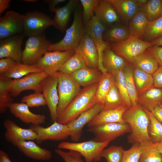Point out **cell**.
<instances>
[{
    "label": "cell",
    "mask_w": 162,
    "mask_h": 162,
    "mask_svg": "<svg viewBox=\"0 0 162 162\" xmlns=\"http://www.w3.org/2000/svg\"><path fill=\"white\" fill-rule=\"evenodd\" d=\"M122 118L131 128L128 136L129 142L134 144L151 141L148 134L150 119L142 106L137 103L132 106L124 112Z\"/></svg>",
    "instance_id": "6da1fadb"
},
{
    "label": "cell",
    "mask_w": 162,
    "mask_h": 162,
    "mask_svg": "<svg viewBox=\"0 0 162 162\" xmlns=\"http://www.w3.org/2000/svg\"><path fill=\"white\" fill-rule=\"evenodd\" d=\"M98 85V83L81 89L58 117V122L67 124L97 103L95 94Z\"/></svg>",
    "instance_id": "7a4b0ae2"
},
{
    "label": "cell",
    "mask_w": 162,
    "mask_h": 162,
    "mask_svg": "<svg viewBox=\"0 0 162 162\" xmlns=\"http://www.w3.org/2000/svg\"><path fill=\"white\" fill-rule=\"evenodd\" d=\"M73 22L66 30L62 39L56 43L51 44L47 51H75L85 32L83 25L82 14L78 8H76Z\"/></svg>",
    "instance_id": "3957f363"
},
{
    "label": "cell",
    "mask_w": 162,
    "mask_h": 162,
    "mask_svg": "<svg viewBox=\"0 0 162 162\" xmlns=\"http://www.w3.org/2000/svg\"><path fill=\"white\" fill-rule=\"evenodd\" d=\"M56 75L58 79L59 96L57 110L58 118L81 89L80 85L70 75L59 71Z\"/></svg>",
    "instance_id": "277c9868"
},
{
    "label": "cell",
    "mask_w": 162,
    "mask_h": 162,
    "mask_svg": "<svg viewBox=\"0 0 162 162\" xmlns=\"http://www.w3.org/2000/svg\"><path fill=\"white\" fill-rule=\"evenodd\" d=\"M109 143L93 140L81 142L64 141L59 143L57 148L76 152L84 157L86 162H97L100 160L101 152Z\"/></svg>",
    "instance_id": "5b68a950"
},
{
    "label": "cell",
    "mask_w": 162,
    "mask_h": 162,
    "mask_svg": "<svg viewBox=\"0 0 162 162\" xmlns=\"http://www.w3.org/2000/svg\"><path fill=\"white\" fill-rule=\"evenodd\" d=\"M152 46L151 42L130 35L124 40L113 43L111 49L116 54L131 63L136 57Z\"/></svg>",
    "instance_id": "8992f818"
},
{
    "label": "cell",
    "mask_w": 162,
    "mask_h": 162,
    "mask_svg": "<svg viewBox=\"0 0 162 162\" xmlns=\"http://www.w3.org/2000/svg\"><path fill=\"white\" fill-rule=\"evenodd\" d=\"M51 44L44 33L28 37L23 50L22 63L28 65L36 64L47 51Z\"/></svg>",
    "instance_id": "52a82bcc"
},
{
    "label": "cell",
    "mask_w": 162,
    "mask_h": 162,
    "mask_svg": "<svg viewBox=\"0 0 162 162\" xmlns=\"http://www.w3.org/2000/svg\"><path fill=\"white\" fill-rule=\"evenodd\" d=\"M87 131L94 136L93 139L98 142H109L127 133L131 132V128L126 122L111 123L95 125L88 128Z\"/></svg>",
    "instance_id": "ba28073f"
},
{
    "label": "cell",
    "mask_w": 162,
    "mask_h": 162,
    "mask_svg": "<svg viewBox=\"0 0 162 162\" xmlns=\"http://www.w3.org/2000/svg\"><path fill=\"white\" fill-rule=\"evenodd\" d=\"M75 53L74 51H47L35 64L42 71L54 75Z\"/></svg>",
    "instance_id": "9c48e42d"
},
{
    "label": "cell",
    "mask_w": 162,
    "mask_h": 162,
    "mask_svg": "<svg viewBox=\"0 0 162 162\" xmlns=\"http://www.w3.org/2000/svg\"><path fill=\"white\" fill-rule=\"evenodd\" d=\"M50 26H52V19L44 13L34 11L24 15L23 33L28 37L44 33Z\"/></svg>",
    "instance_id": "30bf717a"
},
{
    "label": "cell",
    "mask_w": 162,
    "mask_h": 162,
    "mask_svg": "<svg viewBox=\"0 0 162 162\" xmlns=\"http://www.w3.org/2000/svg\"><path fill=\"white\" fill-rule=\"evenodd\" d=\"M51 125L44 127L40 125H31L30 128L37 135L35 140L38 144L47 140L59 141L66 140L70 136V130L67 124H64L54 121Z\"/></svg>",
    "instance_id": "8fae6325"
},
{
    "label": "cell",
    "mask_w": 162,
    "mask_h": 162,
    "mask_svg": "<svg viewBox=\"0 0 162 162\" xmlns=\"http://www.w3.org/2000/svg\"><path fill=\"white\" fill-rule=\"evenodd\" d=\"M41 88L50 113L51 121L58 118L57 110L59 102L58 79L56 73L49 75L41 82Z\"/></svg>",
    "instance_id": "7c38bea8"
},
{
    "label": "cell",
    "mask_w": 162,
    "mask_h": 162,
    "mask_svg": "<svg viewBox=\"0 0 162 162\" xmlns=\"http://www.w3.org/2000/svg\"><path fill=\"white\" fill-rule=\"evenodd\" d=\"M85 32L89 35L97 48L99 61V69L102 73L107 72L103 67L102 63L103 52L110 47L109 44L103 38V34L105 27L94 15L91 19L86 24Z\"/></svg>",
    "instance_id": "4fadbf2b"
},
{
    "label": "cell",
    "mask_w": 162,
    "mask_h": 162,
    "mask_svg": "<svg viewBox=\"0 0 162 162\" xmlns=\"http://www.w3.org/2000/svg\"><path fill=\"white\" fill-rule=\"evenodd\" d=\"M49 75L44 72L33 73L22 78L14 80L10 90L11 96L16 97L22 92L28 90L41 92V83Z\"/></svg>",
    "instance_id": "5bb4252c"
},
{
    "label": "cell",
    "mask_w": 162,
    "mask_h": 162,
    "mask_svg": "<svg viewBox=\"0 0 162 162\" xmlns=\"http://www.w3.org/2000/svg\"><path fill=\"white\" fill-rule=\"evenodd\" d=\"M103 108V104L97 103L67 124L69 128L70 136L72 141L77 142L80 140L84 126L101 112Z\"/></svg>",
    "instance_id": "9a60e30c"
},
{
    "label": "cell",
    "mask_w": 162,
    "mask_h": 162,
    "mask_svg": "<svg viewBox=\"0 0 162 162\" xmlns=\"http://www.w3.org/2000/svg\"><path fill=\"white\" fill-rule=\"evenodd\" d=\"M24 15L13 10L0 18V40L21 34L23 31Z\"/></svg>",
    "instance_id": "2e32d148"
},
{
    "label": "cell",
    "mask_w": 162,
    "mask_h": 162,
    "mask_svg": "<svg viewBox=\"0 0 162 162\" xmlns=\"http://www.w3.org/2000/svg\"><path fill=\"white\" fill-rule=\"evenodd\" d=\"M24 36L21 33L0 40V58H10L22 63V45Z\"/></svg>",
    "instance_id": "e0dca14e"
},
{
    "label": "cell",
    "mask_w": 162,
    "mask_h": 162,
    "mask_svg": "<svg viewBox=\"0 0 162 162\" xmlns=\"http://www.w3.org/2000/svg\"><path fill=\"white\" fill-rule=\"evenodd\" d=\"M3 125L5 129L4 136L6 140L15 147L19 141L35 140L37 138V133L31 129L22 128L10 119H5Z\"/></svg>",
    "instance_id": "ac0fdd59"
},
{
    "label": "cell",
    "mask_w": 162,
    "mask_h": 162,
    "mask_svg": "<svg viewBox=\"0 0 162 162\" xmlns=\"http://www.w3.org/2000/svg\"><path fill=\"white\" fill-rule=\"evenodd\" d=\"M75 51L83 58L87 67L99 69V56L97 48L88 34L85 32Z\"/></svg>",
    "instance_id": "d6986e66"
},
{
    "label": "cell",
    "mask_w": 162,
    "mask_h": 162,
    "mask_svg": "<svg viewBox=\"0 0 162 162\" xmlns=\"http://www.w3.org/2000/svg\"><path fill=\"white\" fill-rule=\"evenodd\" d=\"M8 109L11 114L25 123L40 125L46 122V116L44 115L33 113L30 110L28 106L23 103L13 102Z\"/></svg>",
    "instance_id": "ffe728a7"
},
{
    "label": "cell",
    "mask_w": 162,
    "mask_h": 162,
    "mask_svg": "<svg viewBox=\"0 0 162 162\" xmlns=\"http://www.w3.org/2000/svg\"><path fill=\"white\" fill-rule=\"evenodd\" d=\"M16 147L26 156L32 159L49 160L52 157L50 151L40 147L33 140L19 141Z\"/></svg>",
    "instance_id": "44dd1931"
},
{
    "label": "cell",
    "mask_w": 162,
    "mask_h": 162,
    "mask_svg": "<svg viewBox=\"0 0 162 162\" xmlns=\"http://www.w3.org/2000/svg\"><path fill=\"white\" fill-rule=\"evenodd\" d=\"M78 2V0H70L63 6L57 8L54 12L55 16L52 19V26L62 32L66 31L70 15Z\"/></svg>",
    "instance_id": "7402d4cb"
},
{
    "label": "cell",
    "mask_w": 162,
    "mask_h": 162,
    "mask_svg": "<svg viewBox=\"0 0 162 162\" xmlns=\"http://www.w3.org/2000/svg\"><path fill=\"white\" fill-rule=\"evenodd\" d=\"M129 108L123 105L115 109L102 111L87 124V126L89 128L105 123L124 122L123 114Z\"/></svg>",
    "instance_id": "603a6c76"
},
{
    "label": "cell",
    "mask_w": 162,
    "mask_h": 162,
    "mask_svg": "<svg viewBox=\"0 0 162 162\" xmlns=\"http://www.w3.org/2000/svg\"><path fill=\"white\" fill-rule=\"evenodd\" d=\"M94 13L95 16L103 25L112 24L119 20L116 10L108 0H100Z\"/></svg>",
    "instance_id": "cb8c5ba5"
},
{
    "label": "cell",
    "mask_w": 162,
    "mask_h": 162,
    "mask_svg": "<svg viewBox=\"0 0 162 162\" xmlns=\"http://www.w3.org/2000/svg\"><path fill=\"white\" fill-rule=\"evenodd\" d=\"M98 69H93L86 66L72 73L70 75L84 87L98 82L102 74Z\"/></svg>",
    "instance_id": "d4e9b609"
},
{
    "label": "cell",
    "mask_w": 162,
    "mask_h": 162,
    "mask_svg": "<svg viewBox=\"0 0 162 162\" xmlns=\"http://www.w3.org/2000/svg\"><path fill=\"white\" fill-rule=\"evenodd\" d=\"M102 63L107 72L112 73L124 69L128 64L125 59L116 54L110 47L103 52Z\"/></svg>",
    "instance_id": "484cf974"
},
{
    "label": "cell",
    "mask_w": 162,
    "mask_h": 162,
    "mask_svg": "<svg viewBox=\"0 0 162 162\" xmlns=\"http://www.w3.org/2000/svg\"><path fill=\"white\" fill-rule=\"evenodd\" d=\"M137 103L149 111L162 103V88L153 86L138 96Z\"/></svg>",
    "instance_id": "4316f807"
},
{
    "label": "cell",
    "mask_w": 162,
    "mask_h": 162,
    "mask_svg": "<svg viewBox=\"0 0 162 162\" xmlns=\"http://www.w3.org/2000/svg\"><path fill=\"white\" fill-rule=\"evenodd\" d=\"M114 7L122 20H130L140 10L135 0H108Z\"/></svg>",
    "instance_id": "83f0119b"
},
{
    "label": "cell",
    "mask_w": 162,
    "mask_h": 162,
    "mask_svg": "<svg viewBox=\"0 0 162 162\" xmlns=\"http://www.w3.org/2000/svg\"><path fill=\"white\" fill-rule=\"evenodd\" d=\"M131 63L134 66L152 75L159 67L154 58L147 50L136 57Z\"/></svg>",
    "instance_id": "f1b7e54d"
},
{
    "label": "cell",
    "mask_w": 162,
    "mask_h": 162,
    "mask_svg": "<svg viewBox=\"0 0 162 162\" xmlns=\"http://www.w3.org/2000/svg\"><path fill=\"white\" fill-rule=\"evenodd\" d=\"M14 80L0 75V112L4 113L13 103L10 90Z\"/></svg>",
    "instance_id": "f546056e"
},
{
    "label": "cell",
    "mask_w": 162,
    "mask_h": 162,
    "mask_svg": "<svg viewBox=\"0 0 162 162\" xmlns=\"http://www.w3.org/2000/svg\"><path fill=\"white\" fill-rule=\"evenodd\" d=\"M149 22L147 17L141 10L130 20L128 30L130 35L140 39L142 38Z\"/></svg>",
    "instance_id": "4dcf8cb0"
},
{
    "label": "cell",
    "mask_w": 162,
    "mask_h": 162,
    "mask_svg": "<svg viewBox=\"0 0 162 162\" xmlns=\"http://www.w3.org/2000/svg\"><path fill=\"white\" fill-rule=\"evenodd\" d=\"M115 82V76L112 73L106 72L102 73L95 94L97 103L103 104L106 96Z\"/></svg>",
    "instance_id": "1f68e13d"
},
{
    "label": "cell",
    "mask_w": 162,
    "mask_h": 162,
    "mask_svg": "<svg viewBox=\"0 0 162 162\" xmlns=\"http://www.w3.org/2000/svg\"><path fill=\"white\" fill-rule=\"evenodd\" d=\"M133 75L138 96L154 86L152 75L134 66Z\"/></svg>",
    "instance_id": "d6a6232c"
},
{
    "label": "cell",
    "mask_w": 162,
    "mask_h": 162,
    "mask_svg": "<svg viewBox=\"0 0 162 162\" xmlns=\"http://www.w3.org/2000/svg\"><path fill=\"white\" fill-rule=\"evenodd\" d=\"M140 143L141 152L139 161L162 162V154L154 147L151 141Z\"/></svg>",
    "instance_id": "836d02e7"
},
{
    "label": "cell",
    "mask_w": 162,
    "mask_h": 162,
    "mask_svg": "<svg viewBox=\"0 0 162 162\" xmlns=\"http://www.w3.org/2000/svg\"><path fill=\"white\" fill-rule=\"evenodd\" d=\"M42 72L35 64L28 65L17 63L10 70L2 75L3 76L14 80L19 79L32 73Z\"/></svg>",
    "instance_id": "e575fe53"
},
{
    "label": "cell",
    "mask_w": 162,
    "mask_h": 162,
    "mask_svg": "<svg viewBox=\"0 0 162 162\" xmlns=\"http://www.w3.org/2000/svg\"><path fill=\"white\" fill-rule=\"evenodd\" d=\"M103 104L102 111L115 109L123 105L121 95L116 82L106 96Z\"/></svg>",
    "instance_id": "d590c367"
},
{
    "label": "cell",
    "mask_w": 162,
    "mask_h": 162,
    "mask_svg": "<svg viewBox=\"0 0 162 162\" xmlns=\"http://www.w3.org/2000/svg\"><path fill=\"white\" fill-rule=\"evenodd\" d=\"M130 35L128 28L122 26H116L104 33L103 37L104 40L114 43L124 40Z\"/></svg>",
    "instance_id": "8d00e7d4"
},
{
    "label": "cell",
    "mask_w": 162,
    "mask_h": 162,
    "mask_svg": "<svg viewBox=\"0 0 162 162\" xmlns=\"http://www.w3.org/2000/svg\"><path fill=\"white\" fill-rule=\"evenodd\" d=\"M128 92L132 106L137 104L138 94L133 75V68L128 64L124 69Z\"/></svg>",
    "instance_id": "74e56055"
},
{
    "label": "cell",
    "mask_w": 162,
    "mask_h": 162,
    "mask_svg": "<svg viewBox=\"0 0 162 162\" xmlns=\"http://www.w3.org/2000/svg\"><path fill=\"white\" fill-rule=\"evenodd\" d=\"M149 22L162 16V0H149L141 8Z\"/></svg>",
    "instance_id": "f35d334b"
},
{
    "label": "cell",
    "mask_w": 162,
    "mask_h": 162,
    "mask_svg": "<svg viewBox=\"0 0 162 162\" xmlns=\"http://www.w3.org/2000/svg\"><path fill=\"white\" fill-rule=\"evenodd\" d=\"M86 66L85 61L79 53L74 54L62 65L59 71L70 75L78 70Z\"/></svg>",
    "instance_id": "ab89813d"
},
{
    "label": "cell",
    "mask_w": 162,
    "mask_h": 162,
    "mask_svg": "<svg viewBox=\"0 0 162 162\" xmlns=\"http://www.w3.org/2000/svg\"><path fill=\"white\" fill-rule=\"evenodd\" d=\"M143 108L150 119L148 134L151 140L153 143L158 142L162 140V124L155 118L151 111Z\"/></svg>",
    "instance_id": "60d3db41"
},
{
    "label": "cell",
    "mask_w": 162,
    "mask_h": 162,
    "mask_svg": "<svg viewBox=\"0 0 162 162\" xmlns=\"http://www.w3.org/2000/svg\"><path fill=\"white\" fill-rule=\"evenodd\" d=\"M112 73L115 76L116 83L121 95L123 104L130 108L132 105L128 92L124 69Z\"/></svg>",
    "instance_id": "b9f144b4"
},
{
    "label": "cell",
    "mask_w": 162,
    "mask_h": 162,
    "mask_svg": "<svg viewBox=\"0 0 162 162\" xmlns=\"http://www.w3.org/2000/svg\"><path fill=\"white\" fill-rule=\"evenodd\" d=\"M162 36V16L149 22L143 34L144 40L151 42Z\"/></svg>",
    "instance_id": "7bdbcfd3"
},
{
    "label": "cell",
    "mask_w": 162,
    "mask_h": 162,
    "mask_svg": "<svg viewBox=\"0 0 162 162\" xmlns=\"http://www.w3.org/2000/svg\"><path fill=\"white\" fill-rule=\"evenodd\" d=\"M124 150L120 146H112L102 151L101 156L107 162H121Z\"/></svg>",
    "instance_id": "ee69618b"
},
{
    "label": "cell",
    "mask_w": 162,
    "mask_h": 162,
    "mask_svg": "<svg viewBox=\"0 0 162 162\" xmlns=\"http://www.w3.org/2000/svg\"><path fill=\"white\" fill-rule=\"evenodd\" d=\"M83 8L82 18L85 25L93 17L94 11L98 5L100 0H80Z\"/></svg>",
    "instance_id": "f6af8a7d"
},
{
    "label": "cell",
    "mask_w": 162,
    "mask_h": 162,
    "mask_svg": "<svg viewBox=\"0 0 162 162\" xmlns=\"http://www.w3.org/2000/svg\"><path fill=\"white\" fill-rule=\"evenodd\" d=\"M21 102L26 104L29 108L44 106L46 105L45 100L41 92L25 95L22 98Z\"/></svg>",
    "instance_id": "bcb514c9"
},
{
    "label": "cell",
    "mask_w": 162,
    "mask_h": 162,
    "mask_svg": "<svg viewBox=\"0 0 162 162\" xmlns=\"http://www.w3.org/2000/svg\"><path fill=\"white\" fill-rule=\"evenodd\" d=\"M141 152L140 143L134 144L130 149L124 151L121 162H139Z\"/></svg>",
    "instance_id": "7dc6e473"
},
{
    "label": "cell",
    "mask_w": 162,
    "mask_h": 162,
    "mask_svg": "<svg viewBox=\"0 0 162 162\" xmlns=\"http://www.w3.org/2000/svg\"><path fill=\"white\" fill-rule=\"evenodd\" d=\"M55 151L65 162H84L81 158L82 156L76 152L69 150L66 152L58 148Z\"/></svg>",
    "instance_id": "c3c4849f"
},
{
    "label": "cell",
    "mask_w": 162,
    "mask_h": 162,
    "mask_svg": "<svg viewBox=\"0 0 162 162\" xmlns=\"http://www.w3.org/2000/svg\"><path fill=\"white\" fill-rule=\"evenodd\" d=\"M17 63L10 58H0V75H2L10 70Z\"/></svg>",
    "instance_id": "681fc988"
},
{
    "label": "cell",
    "mask_w": 162,
    "mask_h": 162,
    "mask_svg": "<svg viewBox=\"0 0 162 162\" xmlns=\"http://www.w3.org/2000/svg\"><path fill=\"white\" fill-rule=\"evenodd\" d=\"M147 50L154 56L159 66L162 67V46H153Z\"/></svg>",
    "instance_id": "f907efd6"
},
{
    "label": "cell",
    "mask_w": 162,
    "mask_h": 162,
    "mask_svg": "<svg viewBox=\"0 0 162 162\" xmlns=\"http://www.w3.org/2000/svg\"><path fill=\"white\" fill-rule=\"evenodd\" d=\"M154 86L162 88V67H159L158 69L152 75Z\"/></svg>",
    "instance_id": "816d5d0a"
},
{
    "label": "cell",
    "mask_w": 162,
    "mask_h": 162,
    "mask_svg": "<svg viewBox=\"0 0 162 162\" xmlns=\"http://www.w3.org/2000/svg\"><path fill=\"white\" fill-rule=\"evenodd\" d=\"M44 2L47 3L49 8L51 12H54L57 8L56 7L59 4L65 2V0H44Z\"/></svg>",
    "instance_id": "f5cc1de1"
},
{
    "label": "cell",
    "mask_w": 162,
    "mask_h": 162,
    "mask_svg": "<svg viewBox=\"0 0 162 162\" xmlns=\"http://www.w3.org/2000/svg\"><path fill=\"white\" fill-rule=\"evenodd\" d=\"M155 118L162 124V107L160 106L154 107L151 111Z\"/></svg>",
    "instance_id": "db71d44e"
},
{
    "label": "cell",
    "mask_w": 162,
    "mask_h": 162,
    "mask_svg": "<svg viewBox=\"0 0 162 162\" xmlns=\"http://www.w3.org/2000/svg\"><path fill=\"white\" fill-rule=\"evenodd\" d=\"M11 1L10 0H0V15L9 7Z\"/></svg>",
    "instance_id": "11a10c76"
},
{
    "label": "cell",
    "mask_w": 162,
    "mask_h": 162,
    "mask_svg": "<svg viewBox=\"0 0 162 162\" xmlns=\"http://www.w3.org/2000/svg\"><path fill=\"white\" fill-rule=\"evenodd\" d=\"M0 162H12L8 154L4 150H0Z\"/></svg>",
    "instance_id": "9f6ffc18"
},
{
    "label": "cell",
    "mask_w": 162,
    "mask_h": 162,
    "mask_svg": "<svg viewBox=\"0 0 162 162\" xmlns=\"http://www.w3.org/2000/svg\"><path fill=\"white\" fill-rule=\"evenodd\" d=\"M153 46H162V36L152 41Z\"/></svg>",
    "instance_id": "6f0895ef"
},
{
    "label": "cell",
    "mask_w": 162,
    "mask_h": 162,
    "mask_svg": "<svg viewBox=\"0 0 162 162\" xmlns=\"http://www.w3.org/2000/svg\"><path fill=\"white\" fill-rule=\"evenodd\" d=\"M154 147L162 154V140L160 141L153 143Z\"/></svg>",
    "instance_id": "680465c9"
},
{
    "label": "cell",
    "mask_w": 162,
    "mask_h": 162,
    "mask_svg": "<svg viewBox=\"0 0 162 162\" xmlns=\"http://www.w3.org/2000/svg\"><path fill=\"white\" fill-rule=\"evenodd\" d=\"M136 4L140 8L143 7L147 2L148 0H135Z\"/></svg>",
    "instance_id": "91938a15"
},
{
    "label": "cell",
    "mask_w": 162,
    "mask_h": 162,
    "mask_svg": "<svg viewBox=\"0 0 162 162\" xmlns=\"http://www.w3.org/2000/svg\"><path fill=\"white\" fill-rule=\"evenodd\" d=\"M22 1L24 2L30 3L35 2L38 1L37 0H23Z\"/></svg>",
    "instance_id": "94428289"
},
{
    "label": "cell",
    "mask_w": 162,
    "mask_h": 162,
    "mask_svg": "<svg viewBox=\"0 0 162 162\" xmlns=\"http://www.w3.org/2000/svg\"><path fill=\"white\" fill-rule=\"evenodd\" d=\"M160 106H161L162 107V103L161 105Z\"/></svg>",
    "instance_id": "6125c7cd"
},
{
    "label": "cell",
    "mask_w": 162,
    "mask_h": 162,
    "mask_svg": "<svg viewBox=\"0 0 162 162\" xmlns=\"http://www.w3.org/2000/svg\"><path fill=\"white\" fill-rule=\"evenodd\" d=\"M139 162H140V161H139Z\"/></svg>",
    "instance_id": "be15d7a7"
}]
</instances>
